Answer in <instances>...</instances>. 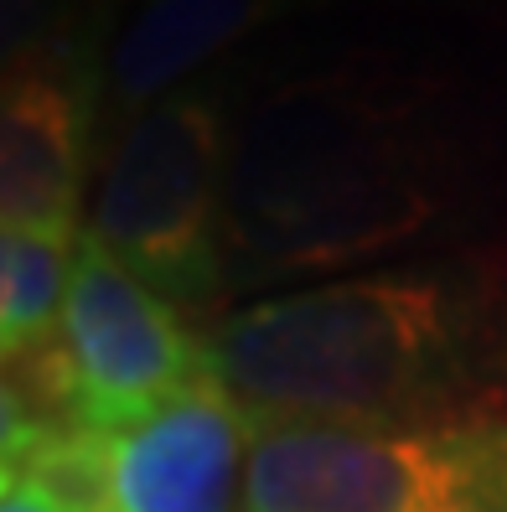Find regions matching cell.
I'll use <instances>...</instances> for the list:
<instances>
[{
	"instance_id": "6da1fadb",
	"label": "cell",
	"mask_w": 507,
	"mask_h": 512,
	"mask_svg": "<svg viewBox=\"0 0 507 512\" xmlns=\"http://www.w3.org/2000/svg\"><path fill=\"white\" fill-rule=\"evenodd\" d=\"M207 357L254 430H394L507 404L502 285L471 259L254 300L207 331Z\"/></svg>"
},
{
	"instance_id": "7a4b0ae2",
	"label": "cell",
	"mask_w": 507,
	"mask_h": 512,
	"mask_svg": "<svg viewBox=\"0 0 507 512\" xmlns=\"http://www.w3.org/2000/svg\"><path fill=\"white\" fill-rule=\"evenodd\" d=\"M213 373L207 337L83 233L57 342L6 363V409L47 425L130 430Z\"/></svg>"
},
{
	"instance_id": "3957f363",
	"label": "cell",
	"mask_w": 507,
	"mask_h": 512,
	"mask_svg": "<svg viewBox=\"0 0 507 512\" xmlns=\"http://www.w3.org/2000/svg\"><path fill=\"white\" fill-rule=\"evenodd\" d=\"M228 145L223 94L182 88L119 130L99 176L83 233L176 311H202L223 290Z\"/></svg>"
},
{
	"instance_id": "277c9868",
	"label": "cell",
	"mask_w": 507,
	"mask_h": 512,
	"mask_svg": "<svg viewBox=\"0 0 507 512\" xmlns=\"http://www.w3.org/2000/svg\"><path fill=\"white\" fill-rule=\"evenodd\" d=\"M244 512H507V404L394 430H254Z\"/></svg>"
},
{
	"instance_id": "5b68a950",
	"label": "cell",
	"mask_w": 507,
	"mask_h": 512,
	"mask_svg": "<svg viewBox=\"0 0 507 512\" xmlns=\"http://www.w3.org/2000/svg\"><path fill=\"white\" fill-rule=\"evenodd\" d=\"M99 63L78 52H26L0 94V228L73 233L94 150Z\"/></svg>"
},
{
	"instance_id": "8992f818",
	"label": "cell",
	"mask_w": 507,
	"mask_h": 512,
	"mask_svg": "<svg viewBox=\"0 0 507 512\" xmlns=\"http://www.w3.org/2000/svg\"><path fill=\"white\" fill-rule=\"evenodd\" d=\"M254 419L207 373L140 425L104 435V512H244Z\"/></svg>"
},
{
	"instance_id": "52a82bcc",
	"label": "cell",
	"mask_w": 507,
	"mask_h": 512,
	"mask_svg": "<svg viewBox=\"0 0 507 512\" xmlns=\"http://www.w3.org/2000/svg\"><path fill=\"white\" fill-rule=\"evenodd\" d=\"M295 6L306 0H140L104 52V109L130 119L145 114L151 104L182 94V83L197 78L213 57L249 42Z\"/></svg>"
},
{
	"instance_id": "ba28073f",
	"label": "cell",
	"mask_w": 507,
	"mask_h": 512,
	"mask_svg": "<svg viewBox=\"0 0 507 512\" xmlns=\"http://www.w3.org/2000/svg\"><path fill=\"white\" fill-rule=\"evenodd\" d=\"M83 233L0 228V352L21 363L57 342Z\"/></svg>"
},
{
	"instance_id": "9c48e42d",
	"label": "cell",
	"mask_w": 507,
	"mask_h": 512,
	"mask_svg": "<svg viewBox=\"0 0 507 512\" xmlns=\"http://www.w3.org/2000/svg\"><path fill=\"white\" fill-rule=\"evenodd\" d=\"M0 512H63L42 487H32V481L21 476H0Z\"/></svg>"
}]
</instances>
